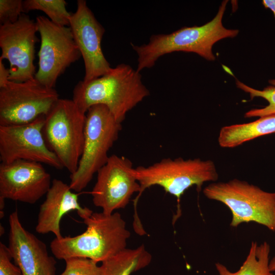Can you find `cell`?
I'll return each instance as SVG.
<instances>
[{"mask_svg": "<svg viewBox=\"0 0 275 275\" xmlns=\"http://www.w3.org/2000/svg\"><path fill=\"white\" fill-rule=\"evenodd\" d=\"M149 95L140 72L122 63L101 76L79 81L73 89L72 99L85 113L93 105H104L122 124L127 113Z\"/></svg>", "mask_w": 275, "mask_h": 275, "instance_id": "obj_1", "label": "cell"}, {"mask_svg": "<svg viewBox=\"0 0 275 275\" xmlns=\"http://www.w3.org/2000/svg\"><path fill=\"white\" fill-rule=\"evenodd\" d=\"M228 1L222 2L216 16L201 26H184L168 34H156L151 36L147 44L135 45L131 44L138 54L137 70L150 68L159 58L176 51L194 52L208 61H214L213 45L227 38H234L238 30L227 29L222 23Z\"/></svg>", "mask_w": 275, "mask_h": 275, "instance_id": "obj_2", "label": "cell"}, {"mask_svg": "<svg viewBox=\"0 0 275 275\" xmlns=\"http://www.w3.org/2000/svg\"><path fill=\"white\" fill-rule=\"evenodd\" d=\"M82 219L87 226L84 232L74 237L55 238L50 242L56 258L84 257L102 262L126 249L130 232L119 212L110 215L93 212Z\"/></svg>", "mask_w": 275, "mask_h": 275, "instance_id": "obj_3", "label": "cell"}, {"mask_svg": "<svg viewBox=\"0 0 275 275\" xmlns=\"http://www.w3.org/2000/svg\"><path fill=\"white\" fill-rule=\"evenodd\" d=\"M134 171L141 187L134 201V217L136 221L140 218L135 207L141 195L147 188L159 186L166 192L175 196L179 204L181 197L189 188L195 185L200 191L204 183L214 182L218 178L213 161L199 158H164L147 167L141 166L135 168Z\"/></svg>", "mask_w": 275, "mask_h": 275, "instance_id": "obj_4", "label": "cell"}, {"mask_svg": "<svg viewBox=\"0 0 275 275\" xmlns=\"http://www.w3.org/2000/svg\"><path fill=\"white\" fill-rule=\"evenodd\" d=\"M203 192L208 199L220 202L229 208L231 227L252 222L275 232V193L264 191L238 179L212 182Z\"/></svg>", "mask_w": 275, "mask_h": 275, "instance_id": "obj_5", "label": "cell"}, {"mask_svg": "<svg viewBox=\"0 0 275 275\" xmlns=\"http://www.w3.org/2000/svg\"><path fill=\"white\" fill-rule=\"evenodd\" d=\"M122 129L108 108L103 104L91 106L86 113L85 142L76 171L70 174V187L79 192L85 188L107 161L108 153Z\"/></svg>", "mask_w": 275, "mask_h": 275, "instance_id": "obj_6", "label": "cell"}, {"mask_svg": "<svg viewBox=\"0 0 275 275\" xmlns=\"http://www.w3.org/2000/svg\"><path fill=\"white\" fill-rule=\"evenodd\" d=\"M86 122V113L72 99L59 98L45 116L46 145L70 174L77 170L82 153Z\"/></svg>", "mask_w": 275, "mask_h": 275, "instance_id": "obj_7", "label": "cell"}, {"mask_svg": "<svg viewBox=\"0 0 275 275\" xmlns=\"http://www.w3.org/2000/svg\"><path fill=\"white\" fill-rule=\"evenodd\" d=\"M41 38L38 69L35 78L49 88H54L58 78L81 57L69 26L58 25L44 16L36 19Z\"/></svg>", "mask_w": 275, "mask_h": 275, "instance_id": "obj_8", "label": "cell"}, {"mask_svg": "<svg viewBox=\"0 0 275 275\" xmlns=\"http://www.w3.org/2000/svg\"><path fill=\"white\" fill-rule=\"evenodd\" d=\"M59 98L54 88L35 78L23 82L9 80L0 88V125L27 124L45 116Z\"/></svg>", "mask_w": 275, "mask_h": 275, "instance_id": "obj_9", "label": "cell"}, {"mask_svg": "<svg viewBox=\"0 0 275 275\" xmlns=\"http://www.w3.org/2000/svg\"><path fill=\"white\" fill-rule=\"evenodd\" d=\"M45 116L29 123L0 125V159L9 163L23 160L61 170L60 161L47 147L43 134Z\"/></svg>", "mask_w": 275, "mask_h": 275, "instance_id": "obj_10", "label": "cell"}, {"mask_svg": "<svg viewBox=\"0 0 275 275\" xmlns=\"http://www.w3.org/2000/svg\"><path fill=\"white\" fill-rule=\"evenodd\" d=\"M37 32L36 21L25 13L15 22L0 25V59L9 62L10 81L23 82L35 78Z\"/></svg>", "mask_w": 275, "mask_h": 275, "instance_id": "obj_11", "label": "cell"}, {"mask_svg": "<svg viewBox=\"0 0 275 275\" xmlns=\"http://www.w3.org/2000/svg\"><path fill=\"white\" fill-rule=\"evenodd\" d=\"M97 174V181L91 191L92 201L105 214L125 208L132 196L140 191L132 163L125 157L110 156Z\"/></svg>", "mask_w": 275, "mask_h": 275, "instance_id": "obj_12", "label": "cell"}, {"mask_svg": "<svg viewBox=\"0 0 275 275\" xmlns=\"http://www.w3.org/2000/svg\"><path fill=\"white\" fill-rule=\"evenodd\" d=\"M83 59L88 81L107 73L112 68L104 57L101 40L105 32L85 0H78L76 11L71 14L69 26Z\"/></svg>", "mask_w": 275, "mask_h": 275, "instance_id": "obj_13", "label": "cell"}, {"mask_svg": "<svg viewBox=\"0 0 275 275\" xmlns=\"http://www.w3.org/2000/svg\"><path fill=\"white\" fill-rule=\"evenodd\" d=\"M51 176L39 162L18 160L0 164V199L33 204L50 187Z\"/></svg>", "mask_w": 275, "mask_h": 275, "instance_id": "obj_14", "label": "cell"}, {"mask_svg": "<svg viewBox=\"0 0 275 275\" xmlns=\"http://www.w3.org/2000/svg\"><path fill=\"white\" fill-rule=\"evenodd\" d=\"M9 222L8 247L22 275H55L56 260L45 243L23 228L16 210L9 215Z\"/></svg>", "mask_w": 275, "mask_h": 275, "instance_id": "obj_15", "label": "cell"}, {"mask_svg": "<svg viewBox=\"0 0 275 275\" xmlns=\"http://www.w3.org/2000/svg\"><path fill=\"white\" fill-rule=\"evenodd\" d=\"M71 210H76L82 219L93 212L89 208L80 205L78 194L73 193L69 185L61 180L53 179L45 195V199L40 207L36 231L40 234L52 232L56 238H62L61 220Z\"/></svg>", "mask_w": 275, "mask_h": 275, "instance_id": "obj_16", "label": "cell"}, {"mask_svg": "<svg viewBox=\"0 0 275 275\" xmlns=\"http://www.w3.org/2000/svg\"><path fill=\"white\" fill-rule=\"evenodd\" d=\"M275 133V114L260 117L246 123L223 127L218 142L223 148H234L258 137Z\"/></svg>", "mask_w": 275, "mask_h": 275, "instance_id": "obj_17", "label": "cell"}, {"mask_svg": "<svg viewBox=\"0 0 275 275\" xmlns=\"http://www.w3.org/2000/svg\"><path fill=\"white\" fill-rule=\"evenodd\" d=\"M151 255L143 244L134 249H125L101 262L103 275H130L150 263Z\"/></svg>", "mask_w": 275, "mask_h": 275, "instance_id": "obj_18", "label": "cell"}, {"mask_svg": "<svg viewBox=\"0 0 275 275\" xmlns=\"http://www.w3.org/2000/svg\"><path fill=\"white\" fill-rule=\"evenodd\" d=\"M270 246L266 241H253L246 258L238 270L230 271L224 264H215L219 275H275L269 267Z\"/></svg>", "mask_w": 275, "mask_h": 275, "instance_id": "obj_19", "label": "cell"}, {"mask_svg": "<svg viewBox=\"0 0 275 275\" xmlns=\"http://www.w3.org/2000/svg\"><path fill=\"white\" fill-rule=\"evenodd\" d=\"M64 0H25L23 1V13L33 10L43 12L53 23L69 26L71 16L66 6Z\"/></svg>", "mask_w": 275, "mask_h": 275, "instance_id": "obj_20", "label": "cell"}, {"mask_svg": "<svg viewBox=\"0 0 275 275\" xmlns=\"http://www.w3.org/2000/svg\"><path fill=\"white\" fill-rule=\"evenodd\" d=\"M268 82L271 85L262 90L251 88L239 80L236 79L237 87L245 93H249L251 99L255 97H261L268 102V105L261 108L252 109L246 112L244 117L251 118L262 117L275 114V79H270Z\"/></svg>", "mask_w": 275, "mask_h": 275, "instance_id": "obj_21", "label": "cell"}, {"mask_svg": "<svg viewBox=\"0 0 275 275\" xmlns=\"http://www.w3.org/2000/svg\"><path fill=\"white\" fill-rule=\"evenodd\" d=\"M65 261V269L60 275H103L101 266L90 259L72 257Z\"/></svg>", "mask_w": 275, "mask_h": 275, "instance_id": "obj_22", "label": "cell"}, {"mask_svg": "<svg viewBox=\"0 0 275 275\" xmlns=\"http://www.w3.org/2000/svg\"><path fill=\"white\" fill-rule=\"evenodd\" d=\"M22 0H0L1 25L16 22L23 13Z\"/></svg>", "mask_w": 275, "mask_h": 275, "instance_id": "obj_23", "label": "cell"}, {"mask_svg": "<svg viewBox=\"0 0 275 275\" xmlns=\"http://www.w3.org/2000/svg\"><path fill=\"white\" fill-rule=\"evenodd\" d=\"M8 247L0 243V275H22L20 269L11 262Z\"/></svg>", "mask_w": 275, "mask_h": 275, "instance_id": "obj_24", "label": "cell"}, {"mask_svg": "<svg viewBox=\"0 0 275 275\" xmlns=\"http://www.w3.org/2000/svg\"><path fill=\"white\" fill-rule=\"evenodd\" d=\"M10 71L0 59V88L5 87L9 81Z\"/></svg>", "mask_w": 275, "mask_h": 275, "instance_id": "obj_25", "label": "cell"}, {"mask_svg": "<svg viewBox=\"0 0 275 275\" xmlns=\"http://www.w3.org/2000/svg\"><path fill=\"white\" fill-rule=\"evenodd\" d=\"M262 3L265 8L272 12L275 18V0H263Z\"/></svg>", "mask_w": 275, "mask_h": 275, "instance_id": "obj_26", "label": "cell"}, {"mask_svg": "<svg viewBox=\"0 0 275 275\" xmlns=\"http://www.w3.org/2000/svg\"><path fill=\"white\" fill-rule=\"evenodd\" d=\"M269 269L271 271H275V256L269 261Z\"/></svg>", "mask_w": 275, "mask_h": 275, "instance_id": "obj_27", "label": "cell"}]
</instances>
